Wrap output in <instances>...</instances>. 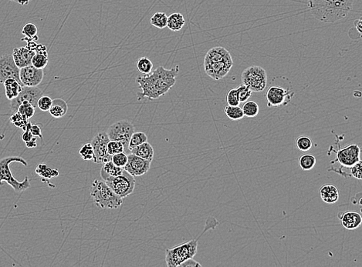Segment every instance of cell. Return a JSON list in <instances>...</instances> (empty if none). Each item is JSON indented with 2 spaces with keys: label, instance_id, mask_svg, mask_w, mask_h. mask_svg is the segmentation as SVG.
Returning <instances> with one entry per match:
<instances>
[{
  "label": "cell",
  "instance_id": "16",
  "mask_svg": "<svg viewBox=\"0 0 362 267\" xmlns=\"http://www.w3.org/2000/svg\"><path fill=\"white\" fill-rule=\"evenodd\" d=\"M44 76L43 69L30 65L20 69V79L23 86H38Z\"/></svg>",
  "mask_w": 362,
  "mask_h": 267
},
{
  "label": "cell",
  "instance_id": "35",
  "mask_svg": "<svg viewBox=\"0 0 362 267\" xmlns=\"http://www.w3.org/2000/svg\"><path fill=\"white\" fill-rule=\"evenodd\" d=\"M22 33L25 35V37L28 39H33V40L37 41L39 39L38 37V27L34 23H27L22 30Z\"/></svg>",
  "mask_w": 362,
  "mask_h": 267
},
{
  "label": "cell",
  "instance_id": "17",
  "mask_svg": "<svg viewBox=\"0 0 362 267\" xmlns=\"http://www.w3.org/2000/svg\"><path fill=\"white\" fill-rule=\"evenodd\" d=\"M34 55H35V52L29 49L27 46L26 47L22 46V47L15 48L13 49L12 57H13L16 67L19 69H21L23 67L31 65V61H32Z\"/></svg>",
  "mask_w": 362,
  "mask_h": 267
},
{
  "label": "cell",
  "instance_id": "46",
  "mask_svg": "<svg viewBox=\"0 0 362 267\" xmlns=\"http://www.w3.org/2000/svg\"><path fill=\"white\" fill-rule=\"evenodd\" d=\"M26 146L27 147L33 149V148H36L38 146V142H37V137L34 136L31 140L28 141V142H25Z\"/></svg>",
  "mask_w": 362,
  "mask_h": 267
},
{
  "label": "cell",
  "instance_id": "38",
  "mask_svg": "<svg viewBox=\"0 0 362 267\" xmlns=\"http://www.w3.org/2000/svg\"><path fill=\"white\" fill-rule=\"evenodd\" d=\"M80 156L84 160H92L94 159V152L91 143L83 145L79 151Z\"/></svg>",
  "mask_w": 362,
  "mask_h": 267
},
{
  "label": "cell",
  "instance_id": "12",
  "mask_svg": "<svg viewBox=\"0 0 362 267\" xmlns=\"http://www.w3.org/2000/svg\"><path fill=\"white\" fill-rule=\"evenodd\" d=\"M110 139L105 132L99 133L92 139L91 143L94 149V157L93 160L95 164H104L112 161V157L108 153V143Z\"/></svg>",
  "mask_w": 362,
  "mask_h": 267
},
{
  "label": "cell",
  "instance_id": "3",
  "mask_svg": "<svg viewBox=\"0 0 362 267\" xmlns=\"http://www.w3.org/2000/svg\"><path fill=\"white\" fill-rule=\"evenodd\" d=\"M233 66V59L230 52L222 46L209 49L204 59L205 73L215 80L225 77Z\"/></svg>",
  "mask_w": 362,
  "mask_h": 267
},
{
  "label": "cell",
  "instance_id": "1",
  "mask_svg": "<svg viewBox=\"0 0 362 267\" xmlns=\"http://www.w3.org/2000/svg\"><path fill=\"white\" fill-rule=\"evenodd\" d=\"M179 72V66L170 69L159 67L152 73L138 76L136 82L142 90L138 93V100L145 99L154 100L165 95L175 86Z\"/></svg>",
  "mask_w": 362,
  "mask_h": 267
},
{
  "label": "cell",
  "instance_id": "13",
  "mask_svg": "<svg viewBox=\"0 0 362 267\" xmlns=\"http://www.w3.org/2000/svg\"><path fill=\"white\" fill-rule=\"evenodd\" d=\"M42 96V92L38 86H23L20 94L13 99L10 102L12 113H16L18 108L23 101H28L34 107H38V100Z\"/></svg>",
  "mask_w": 362,
  "mask_h": 267
},
{
  "label": "cell",
  "instance_id": "22",
  "mask_svg": "<svg viewBox=\"0 0 362 267\" xmlns=\"http://www.w3.org/2000/svg\"><path fill=\"white\" fill-rule=\"evenodd\" d=\"M123 170H124L123 168L118 167V166L114 164L112 161H109V162L103 164L102 168L100 171V174H101V177L104 181L108 178L119 176V175L121 174Z\"/></svg>",
  "mask_w": 362,
  "mask_h": 267
},
{
  "label": "cell",
  "instance_id": "43",
  "mask_svg": "<svg viewBox=\"0 0 362 267\" xmlns=\"http://www.w3.org/2000/svg\"><path fill=\"white\" fill-rule=\"evenodd\" d=\"M362 160H360L357 164H354L352 167H350L349 169H351V176L353 177L356 178V179L361 180L362 179Z\"/></svg>",
  "mask_w": 362,
  "mask_h": 267
},
{
  "label": "cell",
  "instance_id": "40",
  "mask_svg": "<svg viewBox=\"0 0 362 267\" xmlns=\"http://www.w3.org/2000/svg\"><path fill=\"white\" fill-rule=\"evenodd\" d=\"M226 99V102L229 105H240L241 104L240 100H239L237 88L231 89L227 93Z\"/></svg>",
  "mask_w": 362,
  "mask_h": 267
},
{
  "label": "cell",
  "instance_id": "28",
  "mask_svg": "<svg viewBox=\"0 0 362 267\" xmlns=\"http://www.w3.org/2000/svg\"><path fill=\"white\" fill-rule=\"evenodd\" d=\"M36 172L43 179H50L53 177L59 176V172L57 169H51L48 167L46 164H40L36 169Z\"/></svg>",
  "mask_w": 362,
  "mask_h": 267
},
{
  "label": "cell",
  "instance_id": "8",
  "mask_svg": "<svg viewBox=\"0 0 362 267\" xmlns=\"http://www.w3.org/2000/svg\"><path fill=\"white\" fill-rule=\"evenodd\" d=\"M242 84L254 93L263 91L267 87V75L265 69L258 66L248 67L241 76Z\"/></svg>",
  "mask_w": 362,
  "mask_h": 267
},
{
  "label": "cell",
  "instance_id": "36",
  "mask_svg": "<svg viewBox=\"0 0 362 267\" xmlns=\"http://www.w3.org/2000/svg\"><path fill=\"white\" fill-rule=\"evenodd\" d=\"M10 121L16 126V127L19 128L23 129V131L25 130L26 127H27V123H28V120L25 116H22L20 113H13V115L11 116Z\"/></svg>",
  "mask_w": 362,
  "mask_h": 267
},
{
  "label": "cell",
  "instance_id": "41",
  "mask_svg": "<svg viewBox=\"0 0 362 267\" xmlns=\"http://www.w3.org/2000/svg\"><path fill=\"white\" fill-rule=\"evenodd\" d=\"M53 103V100L47 96H42L38 100V107L43 112L49 111Z\"/></svg>",
  "mask_w": 362,
  "mask_h": 267
},
{
  "label": "cell",
  "instance_id": "34",
  "mask_svg": "<svg viewBox=\"0 0 362 267\" xmlns=\"http://www.w3.org/2000/svg\"><path fill=\"white\" fill-rule=\"evenodd\" d=\"M295 144L300 151L307 152L312 148L313 142L308 135H300L296 139Z\"/></svg>",
  "mask_w": 362,
  "mask_h": 267
},
{
  "label": "cell",
  "instance_id": "11",
  "mask_svg": "<svg viewBox=\"0 0 362 267\" xmlns=\"http://www.w3.org/2000/svg\"><path fill=\"white\" fill-rule=\"evenodd\" d=\"M333 151L335 153L336 159L331 163H339L341 167L350 168L361 160V148L357 144L348 145L342 149L339 147V150Z\"/></svg>",
  "mask_w": 362,
  "mask_h": 267
},
{
  "label": "cell",
  "instance_id": "10",
  "mask_svg": "<svg viewBox=\"0 0 362 267\" xmlns=\"http://www.w3.org/2000/svg\"><path fill=\"white\" fill-rule=\"evenodd\" d=\"M134 127L132 123L127 120H121L114 123L108 129V134L110 140L119 141L124 146V153L128 150V143L131 135L134 134Z\"/></svg>",
  "mask_w": 362,
  "mask_h": 267
},
{
  "label": "cell",
  "instance_id": "5",
  "mask_svg": "<svg viewBox=\"0 0 362 267\" xmlns=\"http://www.w3.org/2000/svg\"><path fill=\"white\" fill-rule=\"evenodd\" d=\"M294 96L291 83L284 76L274 78L266 93L268 107L287 105Z\"/></svg>",
  "mask_w": 362,
  "mask_h": 267
},
{
  "label": "cell",
  "instance_id": "24",
  "mask_svg": "<svg viewBox=\"0 0 362 267\" xmlns=\"http://www.w3.org/2000/svg\"><path fill=\"white\" fill-rule=\"evenodd\" d=\"M186 24L185 18L179 12H174L172 14L168 16V22H167V27L171 31L178 32L183 28Z\"/></svg>",
  "mask_w": 362,
  "mask_h": 267
},
{
  "label": "cell",
  "instance_id": "29",
  "mask_svg": "<svg viewBox=\"0 0 362 267\" xmlns=\"http://www.w3.org/2000/svg\"><path fill=\"white\" fill-rule=\"evenodd\" d=\"M167 22H168V16L165 12H156L150 19V23L152 26L161 30L167 27Z\"/></svg>",
  "mask_w": 362,
  "mask_h": 267
},
{
  "label": "cell",
  "instance_id": "27",
  "mask_svg": "<svg viewBox=\"0 0 362 267\" xmlns=\"http://www.w3.org/2000/svg\"><path fill=\"white\" fill-rule=\"evenodd\" d=\"M224 113L226 116L233 121L242 120L244 117L242 108L240 107V105H226L224 109Z\"/></svg>",
  "mask_w": 362,
  "mask_h": 267
},
{
  "label": "cell",
  "instance_id": "20",
  "mask_svg": "<svg viewBox=\"0 0 362 267\" xmlns=\"http://www.w3.org/2000/svg\"><path fill=\"white\" fill-rule=\"evenodd\" d=\"M130 152L137 157H141L144 160H149V161H152L155 155L154 149L148 142H144L142 144L134 147Z\"/></svg>",
  "mask_w": 362,
  "mask_h": 267
},
{
  "label": "cell",
  "instance_id": "37",
  "mask_svg": "<svg viewBox=\"0 0 362 267\" xmlns=\"http://www.w3.org/2000/svg\"><path fill=\"white\" fill-rule=\"evenodd\" d=\"M108 153L111 156L117 153H124V146L119 141L110 140L108 143Z\"/></svg>",
  "mask_w": 362,
  "mask_h": 267
},
{
  "label": "cell",
  "instance_id": "19",
  "mask_svg": "<svg viewBox=\"0 0 362 267\" xmlns=\"http://www.w3.org/2000/svg\"><path fill=\"white\" fill-rule=\"evenodd\" d=\"M321 198L326 203H335L339 200V191L334 185L325 184L319 190Z\"/></svg>",
  "mask_w": 362,
  "mask_h": 267
},
{
  "label": "cell",
  "instance_id": "33",
  "mask_svg": "<svg viewBox=\"0 0 362 267\" xmlns=\"http://www.w3.org/2000/svg\"><path fill=\"white\" fill-rule=\"evenodd\" d=\"M36 108L32 104L28 101H23L18 108V113H20L22 116H25L27 120H30L35 114Z\"/></svg>",
  "mask_w": 362,
  "mask_h": 267
},
{
  "label": "cell",
  "instance_id": "23",
  "mask_svg": "<svg viewBox=\"0 0 362 267\" xmlns=\"http://www.w3.org/2000/svg\"><path fill=\"white\" fill-rule=\"evenodd\" d=\"M68 106L67 102L62 99H55L53 100L51 107L49 109L50 115L56 119L63 117L67 113Z\"/></svg>",
  "mask_w": 362,
  "mask_h": 267
},
{
  "label": "cell",
  "instance_id": "31",
  "mask_svg": "<svg viewBox=\"0 0 362 267\" xmlns=\"http://www.w3.org/2000/svg\"><path fill=\"white\" fill-rule=\"evenodd\" d=\"M146 142H148V136L145 133L134 132V134L131 135L129 143H128V150L131 151L134 147Z\"/></svg>",
  "mask_w": 362,
  "mask_h": 267
},
{
  "label": "cell",
  "instance_id": "21",
  "mask_svg": "<svg viewBox=\"0 0 362 267\" xmlns=\"http://www.w3.org/2000/svg\"><path fill=\"white\" fill-rule=\"evenodd\" d=\"M5 87V97L9 100H12L13 99L16 98L20 92L23 90V86L20 83H18L16 79H8L3 83Z\"/></svg>",
  "mask_w": 362,
  "mask_h": 267
},
{
  "label": "cell",
  "instance_id": "48",
  "mask_svg": "<svg viewBox=\"0 0 362 267\" xmlns=\"http://www.w3.org/2000/svg\"><path fill=\"white\" fill-rule=\"evenodd\" d=\"M32 0H16V3L20 4L22 5H27L29 2H31Z\"/></svg>",
  "mask_w": 362,
  "mask_h": 267
},
{
  "label": "cell",
  "instance_id": "30",
  "mask_svg": "<svg viewBox=\"0 0 362 267\" xmlns=\"http://www.w3.org/2000/svg\"><path fill=\"white\" fill-rule=\"evenodd\" d=\"M242 113L244 116L248 118H253L257 116L260 111L258 104L255 101H246L242 105Z\"/></svg>",
  "mask_w": 362,
  "mask_h": 267
},
{
  "label": "cell",
  "instance_id": "9",
  "mask_svg": "<svg viewBox=\"0 0 362 267\" xmlns=\"http://www.w3.org/2000/svg\"><path fill=\"white\" fill-rule=\"evenodd\" d=\"M104 182L113 190L116 195L121 198H125L131 195L135 187V179L127 171L123 170L121 174L115 177H110Z\"/></svg>",
  "mask_w": 362,
  "mask_h": 267
},
{
  "label": "cell",
  "instance_id": "25",
  "mask_svg": "<svg viewBox=\"0 0 362 267\" xmlns=\"http://www.w3.org/2000/svg\"><path fill=\"white\" fill-rule=\"evenodd\" d=\"M49 63L48 59V53L46 52H40L35 53L31 61V65L34 66L35 68L39 69H44Z\"/></svg>",
  "mask_w": 362,
  "mask_h": 267
},
{
  "label": "cell",
  "instance_id": "45",
  "mask_svg": "<svg viewBox=\"0 0 362 267\" xmlns=\"http://www.w3.org/2000/svg\"><path fill=\"white\" fill-rule=\"evenodd\" d=\"M179 267H201V265L200 263L196 262V261L193 260V258H192L186 260Z\"/></svg>",
  "mask_w": 362,
  "mask_h": 267
},
{
  "label": "cell",
  "instance_id": "14",
  "mask_svg": "<svg viewBox=\"0 0 362 267\" xmlns=\"http://www.w3.org/2000/svg\"><path fill=\"white\" fill-rule=\"evenodd\" d=\"M8 79H16L22 85L20 79V69L15 64L12 55H4L0 57V83L3 84Z\"/></svg>",
  "mask_w": 362,
  "mask_h": 267
},
{
  "label": "cell",
  "instance_id": "44",
  "mask_svg": "<svg viewBox=\"0 0 362 267\" xmlns=\"http://www.w3.org/2000/svg\"><path fill=\"white\" fill-rule=\"evenodd\" d=\"M30 130L34 136H35V137H40L41 139H42V132H41V129L39 126L37 125V124H34V125L32 124L31 127H30Z\"/></svg>",
  "mask_w": 362,
  "mask_h": 267
},
{
  "label": "cell",
  "instance_id": "42",
  "mask_svg": "<svg viewBox=\"0 0 362 267\" xmlns=\"http://www.w3.org/2000/svg\"><path fill=\"white\" fill-rule=\"evenodd\" d=\"M112 162L118 167L124 168L127 162V155L125 153H117L112 157Z\"/></svg>",
  "mask_w": 362,
  "mask_h": 267
},
{
  "label": "cell",
  "instance_id": "7",
  "mask_svg": "<svg viewBox=\"0 0 362 267\" xmlns=\"http://www.w3.org/2000/svg\"><path fill=\"white\" fill-rule=\"evenodd\" d=\"M12 163H20L25 167L28 166L27 161L20 157H9L2 159L0 160V186H3V183L5 182L13 187L16 193L20 194L30 188V180L27 176H26L23 181L16 180L9 169V165Z\"/></svg>",
  "mask_w": 362,
  "mask_h": 267
},
{
  "label": "cell",
  "instance_id": "26",
  "mask_svg": "<svg viewBox=\"0 0 362 267\" xmlns=\"http://www.w3.org/2000/svg\"><path fill=\"white\" fill-rule=\"evenodd\" d=\"M316 157L312 154H304L299 158L298 164L300 169L304 171H309L316 165Z\"/></svg>",
  "mask_w": 362,
  "mask_h": 267
},
{
  "label": "cell",
  "instance_id": "32",
  "mask_svg": "<svg viewBox=\"0 0 362 267\" xmlns=\"http://www.w3.org/2000/svg\"><path fill=\"white\" fill-rule=\"evenodd\" d=\"M136 68L141 73L147 75L152 72L153 69L152 62L147 57H142L137 61Z\"/></svg>",
  "mask_w": 362,
  "mask_h": 267
},
{
  "label": "cell",
  "instance_id": "47",
  "mask_svg": "<svg viewBox=\"0 0 362 267\" xmlns=\"http://www.w3.org/2000/svg\"><path fill=\"white\" fill-rule=\"evenodd\" d=\"M355 25L356 26V27H357V30L358 31H359V33H362V20H355Z\"/></svg>",
  "mask_w": 362,
  "mask_h": 267
},
{
  "label": "cell",
  "instance_id": "2",
  "mask_svg": "<svg viewBox=\"0 0 362 267\" xmlns=\"http://www.w3.org/2000/svg\"><path fill=\"white\" fill-rule=\"evenodd\" d=\"M308 7L318 21L334 23L344 20L353 8L354 0H308Z\"/></svg>",
  "mask_w": 362,
  "mask_h": 267
},
{
  "label": "cell",
  "instance_id": "6",
  "mask_svg": "<svg viewBox=\"0 0 362 267\" xmlns=\"http://www.w3.org/2000/svg\"><path fill=\"white\" fill-rule=\"evenodd\" d=\"M90 196L97 207L117 209L123 203V198L114 193L104 180L95 179L92 183Z\"/></svg>",
  "mask_w": 362,
  "mask_h": 267
},
{
  "label": "cell",
  "instance_id": "39",
  "mask_svg": "<svg viewBox=\"0 0 362 267\" xmlns=\"http://www.w3.org/2000/svg\"><path fill=\"white\" fill-rule=\"evenodd\" d=\"M237 90H238L239 100H240L241 103L249 100V99L252 97L253 92L251 91L247 86H245V85L242 84L238 86Z\"/></svg>",
  "mask_w": 362,
  "mask_h": 267
},
{
  "label": "cell",
  "instance_id": "15",
  "mask_svg": "<svg viewBox=\"0 0 362 267\" xmlns=\"http://www.w3.org/2000/svg\"><path fill=\"white\" fill-rule=\"evenodd\" d=\"M152 161L130 153L127 155V162L123 169L133 176H141L149 172Z\"/></svg>",
  "mask_w": 362,
  "mask_h": 267
},
{
  "label": "cell",
  "instance_id": "4",
  "mask_svg": "<svg viewBox=\"0 0 362 267\" xmlns=\"http://www.w3.org/2000/svg\"><path fill=\"white\" fill-rule=\"evenodd\" d=\"M210 219L211 217L207 220L203 232L197 239H192L189 242L182 243V244L171 248V249H167L166 256H165L167 267H179L186 260L193 258L196 256L197 253V249H198L199 239L208 230L215 229L219 223L215 218H212V222H210Z\"/></svg>",
  "mask_w": 362,
  "mask_h": 267
},
{
  "label": "cell",
  "instance_id": "18",
  "mask_svg": "<svg viewBox=\"0 0 362 267\" xmlns=\"http://www.w3.org/2000/svg\"><path fill=\"white\" fill-rule=\"evenodd\" d=\"M343 227L348 231H354L362 225V218L360 213L355 211H346L338 215Z\"/></svg>",
  "mask_w": 362,
  "mask_h": 267
}]
</instances>
